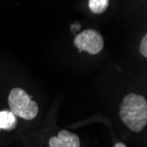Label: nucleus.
<instances>
[{
  "label": "nucleus",
  "mask_w": 147,
  "mask_h": 147,
  "mask_svg": "<svg viewBox=\"0 0 147 147\" xmlns=\"http://www.w3.org/2000/svg\"><path fill=\"white\" fill-rule=\"evenodd\" d=\"M119 116L123 124L132 132L138 133L147 124V101L140 94L129 93L120 106Z\"/></svg>",
  "instance_id": "nucleus-1"
},
{
  "label": "nucleus",
  "mask_w": 147,
  "mask_h": 147,
  "mask_svg": "<svg viewBox=\"0 0 147 147\" xmlns=\"http://www.w3.org/2000/svg\"><path fill=\"white\" fill-rule=\"evenodd\" d=\"M8 104L13 114L26 121L34 119L39 113L36 101L33 100L29 94L21 87L12 88L8 95Z\"/></svg>",
  "instance_id": "nucleus-2"
},
{
  "label": "nucleus",
  "mask_w": 147,
  "mask_h": 147,
  "mask_svg": "<svg viewBox=\"0 0 147 147\" xmlns=\"http://www.w3.org/2000/svg\"><path fill=\"white\" fill-rule=\"evenodd\" d=\"M74 45L81 51H86L91 55L100 53L104 47L101 34L94 29H86L79 33L74 39Z\"/></svg>",
  "instance_id": "nucleus-3"
},
{
  "label": "nucleus",
  "mask_w": 147,
  "mask_h": 147,
  "mask_svg": "<svg viewBox=\"0 0 147 147\" xmlns=\"http://www.w3.org/2000/svg\"><path fill=\"white\" fill-rule=\"evenodd\" d=\"M49 147H80L79 137L67 129H61L57 135L51 136L48 142Z\"/></svg>",
  "instance_id": "nucleus-4"
},
{
  "label": "nucleus",
  "mask_w": 147,
  "mask_h": 147,
  "mask_svg": "<svg viewBox=\"0 0 147 147\" xmlns=\"http://www.w3.org/2000/svg\"><path fill=\"white\" fill-rule=\"evenodd\" d=\"M18 125L17 116L10 110L0 111V129L11 131Z\"/></svg>",
  "instance_id": "nucleus-5"
},
{
  "label": "nucleus",
  "mask_w": 147,
  "mask_h": 147,
  "mask_svg": "<svg viewBox=\"0 0 147 147\" xmlns=\"http://www.w3.org/2000/svg\"><path fill=\"white\" fill-rule=\"evenodd\" d=\"M109 5L108 0H90L88 1V5L92 12L95 14H100L104 12Z\"/></svg>",
  "instance_id": "nucleus-6"
},
{
  "label": "nucleus",
  "mask_w": 147,
  "mask_h": 147,
  "mask_svg": "<svg viewBox=\"0 0 147 147\" xmlns=\"http://www.w3.org/2000/svg\"><path fill=\"white\" fill-rule=\"evenodd\" d=\"M140 52L141 54L146 57H147V34H144V37L142 38V41L140 43Z\"/></svg>",
  "instance_id": "nucleus-7"
},
{
  "label": "nucleus",
  "mask_w": 147,
  "mask_h": 147,
  "mask_svg": "<svg viewBox=\"0 0 147 147\" xmlns=\"http://www.w3.org/2000/svg\"><path fill=\"white\" fill-rule=\"evenodd\" d=\"M114 147H127V146L125 145V144H123L122 142H117L115 144Z\"/></svg>",
  "instance_id": "nucleus-8"
},
{
  "label": "nucleus",
  "mask_w": 147,
  "mask_h": 147,
  "mask_svg": "<svg viewBox=\"0 0 147 147\" xmlns=\"http://www.w3.org/2000/svg\"><path fill=\"white\" fill-rule=\"evenodd\" d=\"M0 132H1V129H0Z\"/></svg>",
  "instance_id": "nucleus-9"
}]
</instances>
